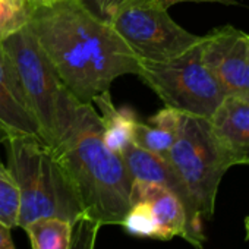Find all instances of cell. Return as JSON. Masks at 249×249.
<instances>
[{
  "label": "cell",
  "mask_w": 249,
  "mask_h": 249,
  "mask_svg": "<svg viewBox=\"0 0 249 249\" xmlns=\"http://www.w3.org/2000/svg\"><path fill=\"white\" fill-rule=\"evenodd\" d=\"M28 28L63 84L82 103L108 91L114 79L138 73V56L81 0L31 8Z\"/></svg>",
  "instance_id": "obj_1"
},
{
  "label": "cell",
  "mask_w": 249,
  "mask_h": 249,
  "mask_svg": "<svg viewBox=\"0 0 249 249\" xmlns=\"http://www.w3.org/2000/svg\"><path fill=\"white\" fill-rule=\"evenodd\" d=\"M101 132L94 104L84 103L76 124L52 150L68 172L85 215L101 226H122L134 179L122 154L106 147Z\"/></svg>",
  "instance_id": "obj_2"
},
{
  "label": "cell",
  "mask_w": 249,
  "mask_h": 249,
  "mask_svg": "<svg viewBox=\"0 0 249 249\" xmlns=\"http://www.w3.org/2000/svg\"><path fill=\"white\" fill-rule=\"evenodd\" d=\"M8 167L19 188L18 227L43 217L65 218L72 223L85 215L76 189L49 147L38 137H6Z\"/></svg>",
  "instance_id": "obj_3"
},
{
  "label": "cell",
  "mask_w": 249,
  "mask_h": 249,
  "mask_svg": "<svg viewBox=\"0 0 249 249\" xmlns=\"http://www.w3.org/2000/svg\"><path fill=\"white\" fill-rule=\"evenodd\" d=\"M169 163L186 186L202 220L213 217L220 182L233 166L249 164V148L221 138L208 119L182 113Z\"/></svg>",
  "instance_id": "obj_4"
},
{
  "label": "cell",
  "mask_w": 249,
  "mask_h": 249,
  "mask_svg": "<svg viewBox=\"0 0 249 249\" xmlns=\"http://www.w3.org/2000/svg\"><path fill=\"white\" fill-rule=\"evenodd\" d=\"M2 47L19 75L41 140L49 147H56L76 124L84 103L63 84L28 25L3 41Z\"/></svg>",
  "instance_id": "obj_5"
},
{
  "label": "cell",
  "mask_w": 249,
  "mask_h": 249,
  "mask_svg": "<svg viewBox=\"0 0 249 249\" xmlns=\"http://www.w3.org/2000/svg\"><path fill=\"white\" fill-rule=\"evenodd\" d=\"M164 103L185 114L211 119L226 92L205 65L202 38L185 53L164 60H140L137 73Z\"/></svg>",
  "instance_id": "obj_6"
},
{
  "label": "cell",
  "mask_w": 249,
  "mask_h": 249,
  "mask_svg": "<svg viewBox=\"0 0 249 249\" xmlns=\"http://www.w3.org/2000/svg\"><path fill=\"white\" fill-rule=\"evenodd\" d=\"M157 0H124L108 19L128 47L145 62H164L196 46L195 36L172 19Z\"/></svg>",
  "instance_id": "obj_7"
},
{
  "label": "cell",
  "mask_w": 249,
  "mask_h": 249,
  "mask_svg": "<svg viewBox=\"0 0 249 249\" xmlns=\"http://www.w3.org/2000/svg\"><path fill=\"white\" fill-rule=\"evenodd\" d=\"M128 233L140 237L170 240L176 236L189 242V226L182 201L167 188L134 180L129 210L122 221Z\"/></svg>",
  "instance_id": "obj_8"
},
{
  "label": "cell",
  "mask_w": 249,
  "mask_h": 249,
  "mask_svg": "<svg viewBox=\"0 0 249 249\" xmlns=\"http://www.w3.org/2000/svg\"><path fill=\"white\" fill-rule=\"evenodd\" d=\"M202 57L226 95L249 100V34L224 25L202 36Z\"/></svg>",
  "instance_id": "obj_9"
},
{
  "label": "cell",
  "mask_w": 249,
  "mask_h": 249,
  "mask_svg": "<svg viewBox=\"0 0 249 249\" xmlns=\"http://www.w3.org/2000/svg\"><path fill=\"white\" fill-rule=\"evenodd\" d=\"M120 154L134 180L150 182L167 188L182 201L188 217L189 243L201 249L205 242V236L202 231V217L198 213L186 186L173 170L169 160L163 156L147 151L135 145L134 142L124 147Z\"/></svg>",
  "instance_id": "obj_10"
},
{
  "label": "cell",
  "mask_w": 249,
  "mask_h": 249,
  "mask_svg": "<svg viewBox=\"0 0 249 249\" xmlns=\"http://www.w3.org/2000/svg\"><path fill=\"white\" fill-rule=\"evenodd\" d=\"M0 135L38 137V122L33 113L19 75L5 49L0 44Z\"/></svg>",
  "instance_id": "obj_11"
},
{
  "label": "cell",
  "mask_w": 249,
  "mask_h": 249,
  "mask_svg": "<svg viewBox=\"0 0 249 249\" xmlns=\"http://www.w3.org/2000/svg\"><path fill=\"white\" fill-rule=\"evenodd\" d=\"M182 113L170 107H164L148 122H135L132 142L147 151L167 157L172 145L176 141Z\"/></svg>",
  "instance_id": "obj_12"
},
{
  "label": "cell",
  "mask_w": 249,
  "mask_h": 249,
  "mask_svg": "<svg viewBox=\"0 0 249 249\" xmlns=\"http://www.w3.org/2000/svg\"><path fill=\"white\" fill-rule=\"evenodd\" d=\"M94 106L98 107V116L101 122V137L106 147L117 154L123 151V148L132 142L134 126L138 120L132 110L129 108H117L110 97L108 91L101 92L92 101Z\"/></svg>",
  "instance_id": "obj_13"
},
{
  "label": "cell",
  "mask_w": 249,
  "mask_h": 249,
  "mask_svg": "<svg viewBox=\"0 0 249 249\" xmlns=\"http://www.w3.org/2000/svg\"><path fill=\"white\" fill-rule=\"evenodd\" d=\"M208 120L221 138L249 148V100L226 95Z\"/></svg>",
  "instance_id": "obj_14"
},
{
  "label": "cell",
  "mask_w": 249,
  "mask_h": 249,
  "mask_svg": "<svg viewBox=\"0 0 249 249\" xmlns=\"http://www.w3.org/2000/svg\"><path fill=\"white\" fill-rule=\"evenodd\" d=\"M24 230L33 249H71L73 223L57 217H43L28 223Z\"/></svg>",
  "instance_id": "obj_15"
},
{
  "label": "cell",
  "mask_w": 249,
  "mask_h": 249,
  "mask_svg": "<svg viewBox=\"0 0 249 249\" xmlns=\"http://www.w3.org/2000/svg\"><path fill=\"white\" fill-rule=\"evenodd\" d=\"M19 188L9 170L0 160V223H3L9 229L18 227L19 218Z\"/></svg>",
  "instance_id": "obj_16"
},
{
  "label": "cell",
  "mask_w": 249,
  "mask_h": 249,
  "mask_svg": "<svg viewBox=\"0 0 249 249\" xmlns=\"http://www.w3.org/2000/svg\"><path fill=\"white\" fill-rule=\"evenodd\" d=\"M30 9L17 8L0 0V44L28 25Z\"/></svg>",
  "instance_id": "obj_17"
},
{
  "label": "cell",
  "mask_w": 249,
  "mask_h": 249,
  "mask_svg": "<svg viewBox=\"0 0 249 249\" xmlns=\"http://www.w3.org/2000/svg\"><path fill=\"white\" fill-rule=\"evenodd\" d=\"M101 224L84 215L73 223L71 249H95V242Z\"/></svg>",
  "instance_id": "obj_18"
},
{
  "label": "cell",
  "mask_w": 249,
  "mask_h": 249,
  "mask_svg": "<svg viewBox=\"0 0 249 249\" xmlns=\"http://www.w3.org/2000/svg\"><path fill=\"white\" fill-rule=\"evenodd\" d=\"M81 2L97 17H100L101 19L107 21L110 19V17L113 15V12L117 9V6L120 3H123L124 0H81Z\"/></svg>",
  "instance_id": "obj_19"
},
{
  "label": "cell",
  "mask_w": 249,
  "mask_h": 249,
  "mask_svg": "<svg viewBox=\"0 0 249 249\" xmlns=\"http://www.w3.org/2000/svg\"><path fill=\"white\" fill-rule=\"evenodd\" d=\"M157 2L169 9L178 3H185V2H195V3H218V5H226V6H231V5H237L236 0H157Z\"/></svg>",
  "instance_id": "obj_20"
},
{
  "label": "cell",
  "mask_w": 249,
  "mask_h": 249,
  "mask_svg": "<svg viewBox=\"0 0 249 249\" xmlns=\"http://www.w3.org/2000/svg\"><path fill=\"white\" fill-rule=\"evenodd\" d=\"M11 230L12 229H9L3 223H0V249H17L12 240Z\"/></svg>",
  "instance_id": "obj_21"
},
{
  "label": "cell",
  "mask_w": 249,
  "mask_h": 249,
  "mask_svg": "<svg viewBox=\"0 0 249 249\" xmlns=\"http://www.w3.org/2000/svg\"><path fill=\"white\" fill-rule=\"evenodd\" d=\"M56 2H60V0H28V5L31 9V8H38V6H47Z\"/></svg>",
  "instance_id": "obj_22"
},
{
  "label": "cell",
  "mask_w": 249,
  "mask_h": 249,
  "mask_svg": "<svg viewBox=\"0 0 249 249\" xmlns=\"http://www.w3.org/2000/svg\"><path fill=\"white\" fill-rule=\"evenodd\" d=\"M2 2H6L9 5H14L17 8H24V9H30L28 0H2Z\"/></svg>",
  "instance_id": "obj_23"
},
{
  "label": "cell",
  "mask_w": 249,
  "mask_h": 249,
  "mask_svg": "<svg viewBox=\"0 0 249 249\" xmlns=\"http://www.w3.org/2000/svg\"><path fill=\"white\" fill-rule=\"evenodd\" d=\"M245 230H246V239L249 240V217L245 218Z\"/></svg>",
  "instance_id": "obj_24"
},
{
  "label": "cell",
  "mask_w": 249,
  "mask_h": 249,
  "mask_svg": "<svg viewBox=\"0 0 249 249\" xmlns=\"http://www.w3.org/2000/svg\"><path fill=\"white\" fill-rule=\"evenodd\" d=\"M2 141H3V137H2V135H0V142H2Z\"/></svg>",
  "instance_id": "obj_25"
}]
</instances>
